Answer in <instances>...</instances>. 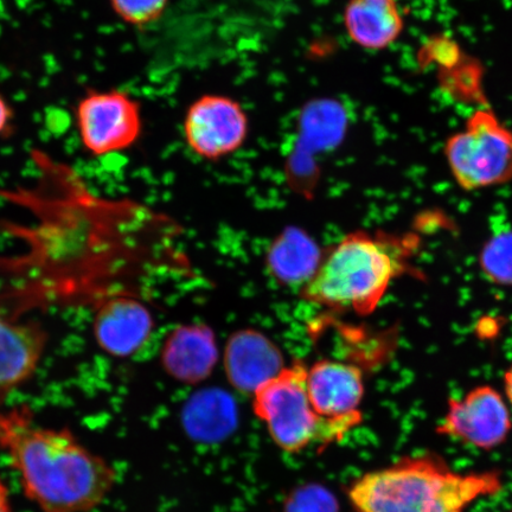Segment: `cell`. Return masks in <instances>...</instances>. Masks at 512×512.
I'll return each instance as SVG.
<instances>
[{"label": "cell", "instance_id": "15", "mask_svg": "<svg viewBox=\"0 0 512 512\" xmlns=\"http://www.w3.org/2000/svg\"><path fill=\"white\" fill-rule=\"evenodd\" d=\"M323 253L311 236L299 228H286L267 252L266 264L278 283L296 286L309 283Z\"/></svg>", "mask_w": 512, "mask_h": 512}, {"label": "cell", "instance_id": "9", "mask_svg": "<svg viewBox=\"0 0 512 512\" xmlns=\"http://www.w3.org/2000/svg\"><path fill=\"white\" fill-rule=\"evenodd\" d=\"M307 393L320 418L349 433L360 425L364 396L361 368L341 361L320 360L307 369Z\"/></svg>", "mask_w": 512, "mask_h": 512}, {"label": "cell", "instance_id": "14", "mask_svg": "<svg viewBox=\"0 0 512 512\" xmlns=\"http://www.w3.org/2000/svg\"><path fill=\"white\" fill-rule=\"evenodd\" d=\"M343 24L350 40L370 51L393 46L405 29L396 0H349L343 12Z\"/></svg>", "mask_w": 512, "mask_h": 512}, {"label": "cell", "instance_id": "11", "mask_svg": "<svg viewBox=\"0 0 512 512\" xmlns=\"http://www.w3.org/2000/svg\"><path fill=\"white\" fill-rule=\"evenodd\" d=\"M223 363L230 384L246 394H254L285 368L278 345L262 332L251 329L229 337Z\"/></svg>", "mask_w": 512, "mask_h": 512}, {"label": "cell", "instance_id": "21", "mask_svg": "<svg viewBox=\"0 0 512 512\" xmlns=\"http://www.w3.org/2000/svg\"><path fill=\"white\" fill-rule=\"evenodd\" d=\"M0 512H14L8 486H6L2 477H0Z\"/></svg>", "mask_w": 512, "mask_h": 512}, {"label": "cell", "instance_id": "6", "mask_svg": "<svg viewBox=\"0 0 512 512\" xmlns=\"http://www.w3.org/2000/svg\"><path fill=\"white\" fill-rule=\"evenodd\" d=\"M75 119L82 145L96 157L130 149L142 134V105L117 89L88 91Z\"/></svg>", "mask_w": 512, "mask_h": 512}, {"label": "cell", "instance_id": "1", "mask_svg": "<svg viewBox=\"0 0 512 512\" xmlns=\"http://www.w3.org/2000/svg\"><path fill=\"white\" fill-rule=\"evenodd\" d=\"M0 450L43 512H91L104 503L117 472L68 430L36 425L28 407L0 412Z\"/></svg>", "mask_w": 512, "mask_h": 512}, {"label": "cell", "instance_id": "10", "mask_svg": "<svg viewBox=\"0 0 512 512\" xmlns=\"http://www.w3.org/2000/svg\"><path fill=\"white\" fill-rule=\"evenodd\" d=\"M94 337L106 354L126 358L137 354L149 341L155 320L147 306L131 294H118L98 307Z\"/></svg>", "mask_w": 512, "mask_h": 512}, {"label": "cell", "instance_id": "17", "mask_svg": "<svg viewBox=\"0 0 512 512\" xmlns=\"http://www.w3.org/2000/svg\"><path fill=\"white\" fill-rule=\"evenodd\" d=\"M479 264L491 283L512 286V230L498 233L485 243Z\"/></svg>", "mask_w": 512, "mask_h": 512}, {"label": "cell", "instance_id": "18", "mask_svg": "<svg viewBox=\"0 0 512 512\" xmlns=\"http://www.w3.org/2000/svg\"><path fill=\"white\" fill-rule=\"evenodd\" d=\"M170 0H110L112 10L121 21L133 27H147L164 15Z\"/></svg>", "mask_w": 512, "mask_h": 512}, {"label": "cell", "instance_id": "8", "mask_svg": "<svg viewBox=\"0 0 512 512\" xmlns=\"http://www.w3.org/2000/svg\"><path fill=\"white\" fill-rule=\"evenodd\" d=\"M511 430L507 402L490 386L473 388L462 400H450L437 427L438 434L485 451L501 446Z\"/></svg>", "mask_w": 512, "mask_h": 512}, {"label": "cell", "instance_id": "22", "mask_svg": "<svg viewBox=\"0 0 512 512\" xmlns=\"http://www.w3.org/2000/svg\"><path fill=\"white\" fill-rule=\"evenodd\" d=\"M504 388L505 394H507V398L512 405V366L507 370V373L504 375Z\"/></svg>", "mask_w": 512, "mask_h": 512}, {"label": "cell", "instance_id": "13", "mask_svg": "<svg viewBox=\"0 0 512 512\" xmlns=\"http://www.w3.org/2000/svg\"><path fill=\"white\" fill-rule=\"evenodd\" d=\"M160 361L166 373L179 382L206 380L219 361L214 331L204 324L178 326L165 339Z\"/></svg>", "mask_w": 512, "mask_h": 512}, {"label": "cell", "instance_id": "3", "mask_svg": "<svg viewBox=\"0 0 512 512\" xmlns=\"http://www.w3.org/2000/svg\"><path fill=\"white\" fill-rule=\"evenodd\" d=\"M503 488L494 471L454 472L437 457H409L356 479L348 491L356 512H465Z\"/></svg>", "mask_w": 512, "mask_h": 512}, {"label": "cell", "instance_id": "7", "mask_svg": "<svg viewBox=\"0 0 512 512\" xmlns=\"http://www.w3.org/2000/svg\"><path fill=\"white\" fill-rule=\"evenodd\" d=\"M184 137L192 152L216 160L241 149L249 132L248 115L240 102L226 95H202L184 117Z\"/></svg>", "mask_w": 512, "mask_h": 512}, {"label": "cell", "instance_id": "16", "mask_svg": "<svg viewBox=\"0 0 512 512\" xmlns=\"http://www.w3.org/2000/svg\"><path fill=\"white\" fill-rule=\"evenodd\" d=\"M235 424L234 402L222 390H204L185 407V428L191 437L198 440H220L232 432Z\"/></svg>", "mask_w": 512, "mask_h": 512}, {"label": "cell", "instance_id": "20", "mask_svg": "<svg viewBox=\"0 0 512 512\" xmlns=\"http://www.w3.org/2000/svg\"><path fill=\"white\" fill-rule=\"evenodd\" d=\"M15 112L11 105L0 95V136L10 131L12 121H14Z\"/></svg>", "mask_w": 512, "mask_h": 512}, {"label": "cell", "instance_id": "5", "mask_svg": "<svg viewBox=\"0 0 512 512\" xmlns=\"http://www.w3.org/2000/svg\"><path fill=\"white\" fill-rule=\"evenodd\" d=\"M445 156L454 181L465 191L512 181V131L486 108L473 113L464 130L447 139Z\"/></svg>", "mask_w": 512, "mask_h": 512}, {"label": "cell", "instance_id": "4", "mask_svg": "<svg viewBox=\"0 0 512 512\" xmlns=\"http://www.w3.org/2000/svg\"><path fill=\"white\" fill-rule=\"evenodd\" d=\"M306 380L305 364L296 362L253 394L255 415L264 422L275 445L285 452L297 453L316 443H335L347 434L315 412Z\"/></svg>", "mask_w": 512, "mask_h": 512}, {"label": "cell", "instance_id": "2", "mask_svg": "<svg viewBox=\"0 0 512 512\" xmlns=\"http://www.w3.org/2000/svg\"><path fill=\"white\" fill-rule=\"evenodd\" d=\"M416 239L384 232L350 233L323 255L309 283L306 302L330 311L366 317L375 312L390 285L407 273Z\"/></svg>", "mask_w": 512, "mask_h": 512}, {"label": "cell", "instance_id": "19", "mask_svg": "<svg viewBox=\"0 0 512 512\" xmlns=\"http://www.w3.org/2000/svg\"><path fill=\"white\" fill-rule=\"evenodd\" d=\"M285 512H339V507L329 490L318 484H309L292 492L287 498Z\"/></svg>", "mask_w": 512, "mask_h": 512}, {"label": "cell", "instance_id": "12", "mask_svg": "<svg viewBox=\"0 0 512 512\" xmlns=\"http://www.w3.org/2000/svg\"><path fill=\"white\" fill-rule=\"evenodd\" d=\"M48 342L37 323H17L0 310V406L36 373Z\"/></svg>", "mask_w": 512, "mask_h": 512}]
</instances>
